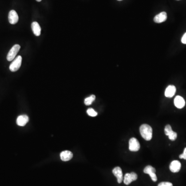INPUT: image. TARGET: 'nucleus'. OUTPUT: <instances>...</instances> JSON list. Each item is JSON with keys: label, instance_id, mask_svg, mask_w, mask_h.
<instances>
[{"label": "nucleus", "instance_id": "f257e3e1", "mask_svg": "<svg viewBox=\"0 0 186 186\" xmlns=\"http://www.w3.org/2000/svg\"><path fill=\"white\" fill-rule=\"evenodd\" d=\"M140 132L142 137L146 141H150L153 137V129L148 124H143L140 127Z\"/></svg>", "mask_w": 186, "mask_h": 186}, {"label": "nucleus", "instance_id": "f03ea898", "mask_svg": "<svg viewBox=\"0 0 186 186\" xmlns=\"http://www.w3.org/2000/svg\"><path fill=\"white\" fill-rule=\"evenodd\" d=\"M22 60L23 58L20 55H19L15 58V60H13L9 66V69L11 72H16L20 68Z\"/></svg>", "mask_w": 186, "mask_h": 186}, {"label": "nucleus", "instance_id": "7ed1b4c3", "mask_svg": "<svg viewBox=\"0 0 186 186\" xmlns=\"http://www.w3.org/2000/svg\"><path fill=\"white\" fill-rule=\"evenodd\" d=\"M20 49V46L19 45H15L11 48V49L9 51L8 56H7V60L8 61H12L13 60H14L15 57L19 52V51Z\"/></svg>", "mask_w": 186, "mask_h": 186}, {"label": "nucleus", "instance_id": "20e7f679", "mask_svg": "<svg viewBox=\"0 0 186 186\" xmlns=\"http://www.w3.org/2000/svg\"><path fill=\"white\" fill-rule=\"evenodd\" d=\"M144 173L148 174L153 182H156L157 177L156 175V169L151 165H148L144 169Z\"/></svg>", "mask_w": 186, "mask_h": 186}, {"label": "nucleus", "instance_id": "39448f33", "mask_svg": "<svg viewBox=\"0 0 186 186\" xmlns=\"http://www.w3.org/2000/svg\"><path fill=\"white\" fill-rule=\"evenodd\" d=\"M129 148L131 152H137L140 149V143L137 138H130L129 142Z\"/></svg>", "mask_w": 186, "mask_h": 186}, {"label": "nucleus", "instance_id": "423d86ee", "mask_svg": "<svg viewBox=\"0 0 186 186\" xmlns=\"http://www.w3.org/2000/svg\"><path fill=\"white\" fill-rule=\"evenodd\" d=\"M138 178V175L134 172L130 173H127L124 176V183L125 185H129L131 182L135 181Z\"/></svg>", "mask_w": 186, "mask_h": 186}, {"label": "nucleus", "instance_id": "0eeeda50", "mask_svg": "<svg viewBox=\"0 0 186 186\" xmlns=\"http://www.w3.org/2000/svg\"><path fill=\"white\" fill-rule=\"evenodd\" d=\"M164 133L167 136H168L169 139L172 141H174L177 138V133L172 130L171 126L170 125H167L165 127Z\"/></svg>", "mask_w": 186, "mask_h": 186}, {"label": "nucleus", "instance_id": "6e6552de", "mask_svg": "<svg viewBox=\"0 0 186 186\" xmlns=\"http://www.w3.org/2000/svg\"><path fill=\"white\" fill-rule=\"evenodd\" d=\"M8 20L11 24H15L18 23L19 20V17L16 11L12 10L10 11L8 14Z\"/></svg>", "mask_w": 186, "mask_h": 186}, {"label": "nucleus", "instance_id": "1a4fd4ad", "mask_svg": "<svg viewBox=\"0 0 186 186\" xmlns=\"http://www.w3.org/2000/svg\"><path fill=\"white\" fill-rule=\"evenodd\" d=\"M112 172L115 176L117 178L118 183H121L123 180L122 170L121 168L119 167H115L112 171Z\"/></svg>", "mask_w": 186, "mask_h": 186}, {"label": "nucleus", "instance_id": "9d476101", "mask_svg": "<svg viewBox=\"0 0 186 186\" xmlns=\"http://www.w3.org/2000/svg\"><path fill=\"white\" fill-rule=\"evenodd\" d=\"M181 168V163L179 161L174 160L170 164V169L173 173H177L180 171Z\"/></svg>", "mask_w": 186, "mask_h": 186}, {"label": "nucleus", "instance_id": "9b49d317", "mask_svg": "<svg viewBox=\"0 0 186 186\" xmlns=\"http://www.w3.org/2000/svg\"><path fill=\"white\" fill-rule=\"evenodd\" d=\"M174 104L177 108L182 109L185 106V100L180 96H177L174 99Z\"/></svg>", "mask_w": 186, "mask_h": 186}, {"label": "nucleus", "instance_id": "f8f14e48", "mask_svg": "<svg viewBox=\"0 0 186 186\" xmlns=\"http://www.w3.org/2000/svg\"><path fill=\"white\" fill-rule=\"evenodd\" d=\"M167 19V13L164 12H163L159 13L158 15H157L154 17L153 20L155 21V23H163L164 21H166Z\"/></svg>", "mask_w": 186, "mask_h": 186}, {"label": "nucleus", "instance_id": "ddd939ff", "mask_svg": "<svg viewBox=\"0 0 186 186\" xmlns=\"http://www.w3.org/2000/svg\"><path fill=\"white\" fill-rule=\"evenodd\" d=\"M60 157L63 161H67L72 159L73 157V154L70 151L65 150V151L62 152L60 154Z\"/></svg>", "mask_w": 186, "mask_h": 186}, {"label": "nucleus", "instance_id": "4468645a", "mask_svg": "<svg viewBox=\"0 0 186 186\" xmlns=\"http://www.w3.org/2000/svg\"><path fill=\"white\" fill-rule=\"evenodd\" d=\"M28 116L25 115L18 116L17 119V124L20 126H24L28 122Z\"/></svg>", "mask_w": 186, "mask_h": 186}, {"label": "nucleus", "instance_id": "2eb2a0df", "mask_svg": "<svg viewBox=\"0 0 186 186\" xmlns=\"http://www.w3.org/2000/svg\"><path fill=\"white\" fill-rule=\"evenodd\" d=\"M176 88L174 85H169L167 87L165 91V97L171 98L175 95L176 93Z\"/></svg>", "mask_w": 186, "mask_h": 186}, {"label": "nucleus", "instance_id": "dca6fc26", "mask_svg": "<svg viewBox=\"0 0 186 186\" xmlns=\"http://www.w3.org/2000/svg\"><path fill=\"white\" fill-rule=\"evenodd\" d=\"M31 27L35 35L36 36H39L41 33V28L38 23L37 22H33L32 23Z\"/></svg>", "mask_w": 186, "mask_h": 186}, {"label": "nucleus", "instance_id": "f3484780", "mask_svg": "<svg viewBox=\"0 0 186 186\" xmlns=\"http://www.w3.org/2000/svg\"><path fill=\"white\" fill-rule=\"evenodd\" d=\"M95 96L92 95L91 96H89V97H88L87 98H85V100H84V103L87 106H89L95 100Z\"/></svg>", "mask_w": 186, "mask_h": 186}, {"label": "nucleus", "instance_id": "a211bd4d", "mask_svg": "<svg viewBox=\"0 0 186 186\" xmlns=\"http://www.w3.org/2000/svg\"><path fill=\"white\" fill-rule=\"evenodd\" d=\"M87 113L88 115L89 116H92V117H95L97 115V113L94 110V109H92V108H89L87 110Z\"/></svg>", "mask_w": 186, "mask_h": 186}, {"label": "nucleus", "instance_id": "6ab92c4d", "mask_svg": "<svg viewBox=\"0 0 186 186\" xmlns=\"http://www.w3.org/2000/svg\"><path fill=\"white\" fill-rule=\"evenodd\" d=\"M158 186H173V185L170 182H162L160 183Z\"/></svg>", "mask_w": 186, "mask_h": 186}, {"label": "nucleus", "instance_id": "aec40b11", "mask_svg": "<svg viewBox=\"0 0 186 186\" xmlns=\"http://www.w3.org/2000/svg\"><path fill=\"white\" fill-rule=\"evenodd\" d=\"M179 158L180 159H183L186 160V148L184 149L183 153L179 156Z\"/></svg>", "mask_w": 186, "mask_h": 186}, {"label": "nucleus", "instance_id": "412c9836", "mask_svg": "<svg viewBox=\"0 0 186 186\" xmlns=\"http://www.w3.org/2000/svg\"><path fill=\"white\" fill-rule=\"evenodd\" d=\"M182 43L186 44V33L183 35V36L182 37Z\"/></svg>", "mask_w": 186, "mask_h": 186}, {"label": "nucleus", "instance_id": "4be33fe9", "mask_svg": "<svg viewBox=\"0 0 186 186\" xmlns=\"http://www.w3.org/2000/svg\"><path fill=\"white\" fill-rule=\"evenodd\" d=\"M36 1L37 2H40L42 1V0H36Z\"/></svg>", "mask_w": 186, "mask_h": 186}, {"label": "nucleus", "instance_id": "5701e85b", "mask_svg": "<svg viewBox=\"0 0 186 186\" xmlns=\"http://www.w3.org/2000/svg\"><path fill=\"white\" fill-rule=\"evenodd\" d=\"M118 1H122V0H118Z\"/></svg>", "mask_w": 186, "mask_h": 186}, {"label": "nucleus", "instance_id": "b1692460", "mask_svg": "<svg viewBox=\"0 0 186 186\" xmlns=\"http://www.w3.org/2000/svg\"><path fill=\"white\" fill-rule=\"evenodd\" d=\"M178 1H179V0H178Z\"/></svg>", "mask_w": 186, "mask_h": 186}]
</instances>
